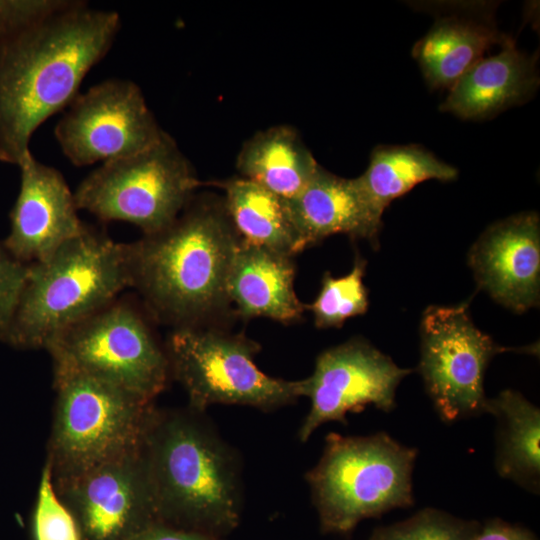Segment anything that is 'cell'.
I'll use <instances>...</instances> for the list:
<instances>
[{
	"mask_svg": "<svg viewBox=\"0 0 540 540\" xmlns=\"http://www.w3.org/2000/svg\"><path fill=\"white\" fill-rule=\"evenodd\" d=\"M366 261L357 256L352 270L335 278L329 272L323 276L321 290L307 306L318 328L340 327L343 323L368 309V293L363 283Z\"/></svg>",
	"mask_w": 540,
	"mask_h": 540,
	"instance_id": "cell-24",
	"label": "cell"
},
{
	"mask_svg": "<svg viewBox=\"0 0 540 540\" xmlns=\"http://www.w3.org/2000/svg\"><path fill=\"white\" fill-rule=\"evenodd\" d=\"M294 279L292 256L239 242L228 276V298L243 318L292 323L307 308L296 295Z\"/></svg>",
	"mask_w": 540,
	"mask_h": 540,
	"instance_id": "cell-18",
	"label": "cell"
},
{
	"mask_svg": "<svg viewBox=\"0 0 540 540\" xmlns=\"http://www.w3.org/2000/svg\"><path fill=\"white\" fill-rule=\"evenodd\" d=\"M35 540H81L75 519L59 498L45 463L33 517Z\"/></svg>",
	"mask_w": 540,
	"mask_h": 540,
	"instance_id": "cell-26",
	"label": "cell"
},
{
	"mask_svg": "<svg viewBox=\"0 0 540 540\" xmlns=\"http://www.w3.org/2000/svg\"><path fill=\"white\" fill-rule=\"evenodd\" d=\"M131 287L128 244L87 226L47 259L28 264L17 308L2 341L20 349L47 346Z\"/></svg>",
	"mask_w": 540,
	"mask_h": 540,
	"instance_id": "cell-4",
	"label": "cell"
},
{
	"mask_svg": "<svg viewBox=\"0 0 540 540\" xmlns=\"http://www.w3.org/2000/svg\"><path fill=\"white\" fill-rule=\"evenodd\" d=\"M115 11L71 0L0 41V161L17 165L35 130L66 108L120 29Z\"/></svg>",
	"mask_w": 540,
	"mask_h": 540,
	"instance_id": "cell-1",
	"label": "cell"
},
{
	"mask_svg": "<svg viewBox=\"0 0 540 540\" xmlns=\"http://www.w3.org/2000/svg\"><path fill=\"white\" fill-rule=\"evenodd\" d=\"M53 367L87 374L145 401L165 388V349L130 303L114 300L58 335L46 348Z\"/></svg>",
	"mask_w": 540,
	"mask_h": 540,
	"instance_id": "cell-9",
	"label": "cell"
},
{
	"mask_svg": "<svg viewBox=\"0 0 540 540\" xmlns=\"http://www.w3.org/2000/svg\"><path fill=\"white\" fill-rule=\"evenodd\" d=\"M538 84L535 58L520 52L509 39L498 54L468 69L440 108L463 119H484L528 100Z\"/></svg>",
	"mask_w": 540,
	"mask_h": 540,
	"instance_id": "cell-17",
	"label": "cell"
},
{
	"mask_svg": "<svg viewBox=\"0 0 540 540\" xmlns=\"http://www.w3.org/2000/svg\"><path fill=\"white\" fill-rule=\"evenodd\" d=\"M417 456L416 448L385 432L328 434L319 461L305 477L321 532L346 535L365 519L413 506Z\"/></svg>",
	"mask_w": 540,
	"mask_h": 540,
	"instance_id": "cell-5",
	"label": "cell"
},
{
	"mask_svg": "<svg viewBox=\"0 0 540 540\" xmlns=\"http://www.w3.org/2000/svg\"><path fill=\"white\" fill-rule=\"evenodd\" d=\"M58 121L54 134L66 158L88 166L140 153L163 136L140 87L108 79L78 93Z\"/></svg>",
	"mask_w": 540,
	"mask_h": 540,
	"instance_id": "cell-11",
	"label": "cell"
},
{
	"mask_svg": "<svg viewBox=\"0 0 540 540\" xmlns=\"http://www.w3.org/2000/svg\"><path fill=\"white\" fill-rule=\"evenodd\" d=\"M413 370L399 367L369 342L353 338L329 348L316 359L313 373L303 379L310 409L298 430L304 443L323 424H347V414L372 405L389 413L396 407L400 382Z\"/></svg>",
	"mask_w": 540,
	"mask_h": 540,
	"instance_id": "cell-12",
	"label": "cell"
},
{
	"mask_svg": "<svg viewBox=\"0 0 540 540\" xmlns=\"http://www.w3.org/2000/svg\"><path fill=\"white\" fill-rule=\"evenodd\" d=\"M496 420L495 469L526 491L540 492V409L520 392L506 389L488 398Z\"/></svg>",
	"mask_w": 540,
	"mask_h": 540,
	"instance_id": "cell-21",
	"label": "cell"
},
{
	"mask_svg": "<svg viewBox=\"0 0 540 540\" xmlns=\"http://www.w3.org/2000/svg\"><path fill=\"white\" fill-rule=\"evenodd\" d=\"M202 185L175 140L164 133L150 148L103 162L78 186L74 199L102 221H123L144 235L170 225Z\"/></svg>",
	"mask_w": 540,
	"mask_h": 540,
	"instance_id": "cell-8",
	"label": "cell"
},
{
	"mask_svg": "<svg viewBox=\"0 0 540 540\" xmlns=\"http://www.w3.org/2000/svg\"><path fill=\"white\" fill-rule=\"evenodd\" d=\"M260 346L242 334L199 326L178 327L166 343L170 373L184 388L189 408L212 405L272 411L304 397V381L272 377L255 363Z\"/></svg>",
	"mask_w": 540,
	"mask_h": 540,
	"instance_id": "cell-7",
	"label": "cell"
},
{
	"mask_svg": "<svg viewBox=\"0 0 540 540\" xmlns=\"http://www.w3.org/2000/svg\"><path fill=\"white\" fill-rule=\"evenodd\" d=\"M509 39L488 20L447 16L415 44L413 56L430 87L450 89L487 50Z\"/></svg>",
	"mask_w": 540,
	"mask_h": 540,
	"instance_id": "cell-19",
	"label": "cell"
},
{
	"mask_svg": "<svg viewBox=\"0 0 540 540\" xmlns=\"http://www.w3.org/2000/svg\"><path fill=\"white\" fill-rule=\"evenodd\" d=\"M131 540H223V538L176 527L157 520L136 534Z\"/></svg>",
	"mask_w": 540,
	"mask_h": 540,
	"instance_id": "cell-30",
	"label": "cell"
},
{
	"mask_svg": "<svg viewBox=\"0 0 540 540\" xmlns=\"http://www.w3.org/2000/svg\"><path fill=\"white\" fill-rule=\"evenodd\" d=\"M236 166L242 178L285 200L297 196L320 167L298 132L288 125L267 128L246 140Z\"/></svg>",
	"mask_w": 540,
	"mask_h": 540,
	"instance_id": "cell-20",
	"label": "cell"
},
{
	"mask_svg": "<svg viewBox=\"0 0 540 540\" xmlns=\"http://www.w3.org/2000/svg\"><path fill=\"white\" fill-rule=\"evenodd\" d=\"M418 371L446 424L487 414L484 375L490 360L510 351L473 323L468 305L430 306L423 314Z\"/></svg>",
	"mask_w": 540,
	"mask_h": 540,
	"instance_id": "cell-10",
	"label": "cell"
},
{
	"mask_svg": "<svg viewBox=\"0 0 540 540\" xmlns=\"http://www.w3.org/2000/svg\"><path fill=\"white\" fill-rule=\"evenodd\" d=\"M458 171L418 145H382L373 149L367 169L357 181L372 204L383 213L396 198L417 184L451 181Z\"/></svg>",
	"mask_w": 540,
	"mask_h": 540,
	"instance_id": "cell-23",
	"label": "cell"
},
{
	"mask_svg": "<svg viewBox=\"0 0 540 540\" xmlns=\"http://www.w3.org/2000/svg\"><path fill=\"white\" fill-rule=\"evenodd\" d=\"M218 185L240 242L292 257L301 252L285 199L242 177Z\"/></svg>",
	"mask_w": 540,
	"mask_h": 540,
	"instance_id": "cell-22",
	"label": "cell"
},
{
	"mask_svg": "<svg viewBox=\"0 0 540 540\" xmlns=\"http://www.w3.org/2000/svg\"><path fill=\"white\" fill-rule=\"evenodd\" d=\"M53 484L81 540H131L158 520L141 446Z\"/></svg>",
	"mask_w": 540,
	"mask_h": 540,
	"instance_id": "cell-13",
	"label": "cell"
},
{
	"mask_svg": "<svg viewBox=\"0 0 540 540\" xmlns=\"http://www.w3.org/2000/svg\"><path fill=\"white\" fill-rule=\"evenodd\" d=\"M28 273V264L16 260L0 242V341L5 336Z\"/></svg>",
	"mask_w": 540,
	"mask_h": 540,
	"instance_id": "cell-28",
	"label": "cell"
},
{
	"mask_svg": "<svg viewBox=\"0 0 540 540\" xmlns=\"http://www.w3.org/2000/svg\"><path fill=\"white\" fill-rule=\"evenodd\" d=\"M481 289L496 302L522 313L539 303L540 221L535 212L491 225L469 253Z\"/></svg>",
	"mask_w": 540,
	"mask_h": 540,
	"instance_id": "cell-15",
	"label": "cell"
},
{
	"mask_svg": "<svg viewBox=\"0 0 540 540\" xmlns=\"http://www.w3.org/2000/svg\"><path fill=\"white\" fill-rule=\"evenodd\" d=\"M472 540H539L529 528L512 524L500 518H491L480 524Z\"/></svg>",
	"mask_w": 540,
	"mask_h": 540,
	"instance_id": "cell-29",
	"label": "cell"
},
{
	"mask_svg": "<svg viewBox=\"0 0 540 540\" xmlns=\"http://www.w3.org/2000/svg\"><path fill=\"white\" fill-rule=\"evenodd\" d=\"M141 450L159 521L221 538L238 527L241 461L204 413L153 407Z\"/></svg>",
	"mask_w": 540,
	"mask_h": 540,
	"instance_id": "cell-2",
	"label": "cell"
},
{
	"mask_svg": "<svg viewBox=\"0 0 540 540\" xmlns=\"http://www.w3.org/2000/svg\"><path fill=\"white\" fill-rule=\"evenodd\" d=\"M480 524L428 507L402 521L374 528L369 540H472Z\"/></svg>",
	"mask_w": 540,
	"mask_h": 540,
	"instance_id": "cell-25",
	"label": "cell"
},
{
	"mask_svg": "<svg viewBox=\"0 0 540 540\" xmlns=\"http://www.w3.org/2000/svg\"><path fill=\"white\" fill-rule=\"evenodd\" d=\"M239 242L223 200L192 198L170 225L128 244L131 287L156 319L197 326L230 303L227 282Z\"/></svg>",
	"mask_w": 540,
	"mask_h": 540,
	"instance_id": "cell-3",
	"label": "cell"
},
{
	"mask_svg": "<svg viewBox=\"0 0 540 540\" xmlns=\"http://www.w3.org/2000/svg\"><path fill=\"white\" fill-rule=\"evenodd\" d=\"M71 0H0V41L57 12Z\"/></svg>",
	"mask_w": 540,
	"mask_h": 540,
	"instance_id": "cell-27",
	"label": "cell"
},
{
	"mask_svg": "<svg viewBox=\"0 0 540 540\" xmlns=\"http://www.w3.org/2000/svg\"><path fill=\"white\" fill-rule=\"evenodd\" d=\"M54 386L56 400L46 460L53 481L140 448L152 402L68 369L54 368Z\"/></svg>",
	"mask_w": 540,
	"mask_h": 540,
	"instance_id": "cell-6",
	"label": "cell"
},
{
	"mask_svg": "<svg viewBox=\"0 0 540 540\" xmlns=\"http://www.w3.org/2000/svg\"><path fill=\"white\" fill-rule=\"evenodd\" d=\"M301 251L333 234L378 244L382 214L356 178L337 176L321 166L309 184L285 200Z\"/></svg>",
	"mask_w": 540,
	"mask_h": 540,
	"instance_id": "cell-16",
	"label": "cell"
},
{
	"mask_svg": "<svg viewBox=\"0 0 540 540\" xmlns=\"http://www.w3.org/2000/svg\"><path fill=\"white\" fill-rule=\"evenodd\" d=\"M18 167L20 189L2 244L19 262L32 264L47 259L87 225L61 172L38 161L30 150Z\"/></svg>",
	"mask_w": 540,
	"mask_h": 540,
	"instance_id": "cell-14",
	"label": "cell"
}]
</instances>
